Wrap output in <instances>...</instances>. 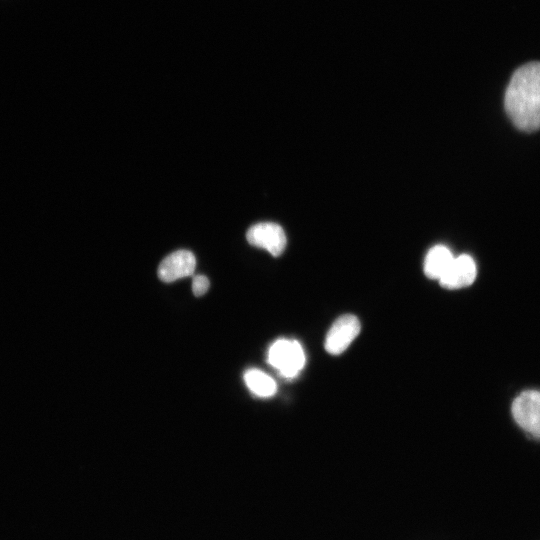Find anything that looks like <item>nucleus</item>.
Returning a JSON list of instances; mask_svg holds the SVG:
<instances>
[{"label":"nucleus","instance_id":"f257e3e1","mask_svg":"<svg viewBox=\"0 0 540 540\" xmlns=\"http://www.w3.org/2000/svg\"><path fill=\"white\" fill-rule=\"evenodd\" d=\"M504 105L517 128L526 132L540 129V62L524 64L513 73Z\"/></svg>","mask_w":540,"mask_h":540},{"label":"nucleus","instance_id":"f03ea898","mask_svg":"<svg viewBox=\"0 0 540 540\" xmlns=\"http://www.w3.org/2000/svg\"><path fill=\"white\" fill-rule=\"evenodd\" d=\"M268 362L283 377L293 378L304 367L305 355L302 346L295 340L279 339L268 351Z\"/></svg>","mask_w":540,"mask_h":540},{"label":"nucleus","instance_id":"7ed1b4c3","mask_svg":"<svg viewBox=\"0 0 540 540\" xmlns=\"http://www.w3.org/2000/svg\"><path fill=\"white\" fill-rule=\"evenodd\" d=\"M511 411L522 429L540 438V391L527 390L519 394L512 403Z\"/></svg>","mask_w":540,"mask_h":540},{"label":"nucleus","instance_id":"20e7f679","mask_svg":"<svg viewBox=\"0 0 540 540\" xmlns=\"http://www.w3.org/2000/svg\"><path fill=\"white\" fill-rule=\"evenodd\" d=\"M246 239L252 246L265 249L273 256H279L286 247V235L283 228L276 223L262 222L251 226Z\"/></svg>","mask_w":540,"mask_h":540},{"label":"nucleus","instance_id":"39448f33","mask_svg":"<svg viewBox=\"0 0 540 540\" xmlns=\"http://www.w3.org/2000/svg\"><path fill=\"white\" fill-rule=\"evenodd\" d=\"M360 332V322L352 314L339 317L329 329L325 349L332 355H339L345 351Z\"/></svg>","mask_w":540,"mask_h":540},{"label":"nucleus","instance_id":"423d86ee","mask_svg":"<svg viewBox=\"0 0 540 540\" xmlns=\"http://www.w3.org/2000/svg\"><path fill=\"white\" fill-rule=\"evenodd\" d=\"M477 269L473 258L467 254L454 257L446 272L439 279L442 287L458 289L469 286L476 278Z\"/></svg>","mask_w":540,"mask_h":540},{"label":"nucleus","instance_id":"0eeeda50","mask_svg":"<svg viewBox=\"0 0 540 540\" xmlns=\"http://www.w3.org/2000/svg\"><path fill=\"white\" fill-rule=\"evenodd\" d=\"M196 259L188 250H178L165 257L158 267V277L163 282H173L194 273Z\"/></svg>","mask_w":540,"mask_h":540},{"label":"nucleus","instance_id":"6e6552de","mask_svg":"<svg viewBox=\"0 0 540 540\" xmlns=\"http://www.w3.org/2000/svg\"><path fill=\"white\" fill-rule=\"evenodd\" d=\"M454 256L444 245H435L424 260V273L430 279L439 280L450 266Z\"/></svg>","mask_w":540,"mask_h":540},{"label":"nucleus","instance_id":"1a4fd4ad","mask_svg":"<svg viewBox=\"0 0 540 540\" xmlns=\"http://www.w3.org/2000/svg\"><path fill=\"white\" fill-rule=\"evenodd\" d=\"M247 387L259 397H270L275 394L277 386L275 381L257 369H249L244 374Z\"/></svg>","mask_w":540,"mask_h":540},{"label":"nucleus","instance_id":"9d476101","mask_svg":"<svg viewBox=\"0 0 540 540\" xmlns=\"http://www.w3.org/2000/svg\"><path fill=\"white\" fill-rule=\"evenodd\" d=\"M209 280L204 275H196L192 281V291L195 296L204 295L209 288Z\"/></svg>","mask_w":540,"mask_h":540}]
</instances>
